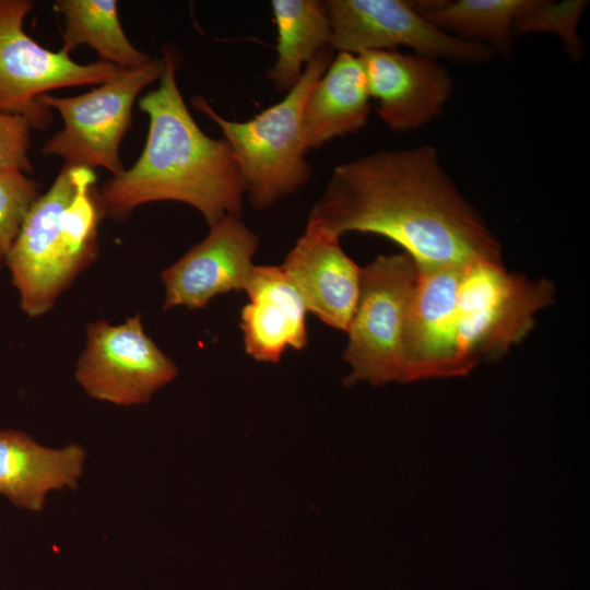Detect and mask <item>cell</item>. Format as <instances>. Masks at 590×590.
I'll return each mask as SVG.
<instances>
[{
	"label": "cell",
	"mask_w": 590,
	"mask_h": 590,
	"mask_svg": "<svg viewBox=\"0 0 590 590\" xmlns=\"http://www.w3.org/2000/svg\"><path fill=\"white\" fill-rule=\"evenodd\" d=\"M308 223L338 237L352 232L387 237L418 267L502 261L497 238L428 144L339 164Z\"/></svg>",
	"instance_id": "cell-1"
},
{
	"label": "cell",
	"mask_w": 590,
	"mask_h": 590,
	"mask_svg": "<svg viewBox=\"0 0 590 590\" xmlns=\"http://www.w3.org/2000/svg\"><path fill=\"white\" fill-rule=\"evenodd\" d=\"M553 296L550 281L510 273L502 261L418 267L405 326L408 354L434 378L465 375L523 339Z\"/></svg>",
	"instance_id": "cell-2"
},
{
	"label": "cell",
	"mask_w": 590,
	"mask_h": 590,
	"mask_svg": "<svg viewBox=\"0 0 590 590\" xmlns=\"http://www.w3.org/2000/svg\"><path fill=\"white\" fill-rule=\"evenodd\" d=\"M162 59L158 86L139 101L149 117L143 151L98 191L103 212L120 219L145 203L176 201L198 210L209 226L228 215L241 219L245 187L232 149L191 116L177 85L174 49L166 47Z\"/></svg>",
	"instance_id": "cell-3"
},
{
	"label": "cell",
	"mask_w": 590,
	"mask_h": 590,
	"mask_svg": "<svg viewBox=\"0 0 590 590\" xmlns=\"http://www.w3.org/2000/svg\"><path fill=\"white\" fill-rule=\"evenodd\" d=\"M95 182L93 169L64 163L22 225L4 266L28 317L51 310L96 258L104 212Z\"/></svg>",
	"instance_id": "cell-4"
},
{
	"label": "cell",
	"mask_w": 590,
	"mask_h": 590,
	"mask_svg": "<svg viewBox=\"0 0 590 590\" xmlns=\"http://www.w3.org/2000/svg\"><path fill=\"white\" fill-rule=\"evenodd\" d=\"M333 51L331 47L319 51L282 101L249 120H228L199 95L191 101L221 129L238 165L245 197L256 210L271 208L310 179L303 109L312 86L332 61Z\"/></svg>",
	"instance_id": "cell-5"
},
{
	"label": "cell",
	"mask_w": 590,
	"mask_h": 590,
	"mask_svg": "<svg viewBox=\"0 0 590 590\" xmlns=\"http://www.w3.org/2000/svg\"><path fill=\"white\" fill-rule=\"evenodd\" d=\"M417 266L405 252L378 256L361 268L357 304L343 353L347 385L404 382L403 340Z\"/></svg>",
	"instance_id": "cell-6"
},
{
	"label": "cell",
	"mask_w": 590,
	"mask_h": 590,
	"mask_svg": "<svg viewBox=\"0 0 590 590\" xmlns=\"http://www.w3.org/2000/svg\"><path fill=\"white\" fill-rule=\"evenodd\" d=\"M163 59L139 69H121L114 78L88 93L72 97L42 95L39 102L58 110L63 121L43 145L45 155L87 168L103 167L113 176L125 168L120 160L121 140L131 126L133 104L139 93L160 80Z\"/></svg>",
	"instance_id": "cell-7"
},
{
	"label": "cell",
	"mask_w": 590,
	"mask_h": 590,
	"mask_svg": "<svg viewBox=\"0 0 590 590\" xmlns=\"http://www.w3.org/2000/svg\"><path fill=\"white\" fill-rule=\"evenodd\" d=\"M30 0H0V110L24 116L33 129L47 128L52 114L38 99L68 86L103 84L121 68L98 60L78 63L63 50L51 51L24 30Z\"/></svg>",
	"instance_id": "cell-8"
},
{
	"label": "cell",
	"mask_w": 590,
	"mask_h": 590,
	"mask_svg": "<svg viewBox=\"0 0 590 590\" xmlns=\"http://www.w3.org/2000/svg\"><path fill=\"white\" fill-rule=\"evenodd\" d=\"M331 48L359 55L400 46L433 60L483 64L494 57L485 44L452 35L426 20L411 1L327 0Z\"/></svg>",
	"instance_id": "cell-9"
},
{
	"label": "cell",
	"mask_w": 590,
	"mask_h": 590,
	"mask_svg": "<svg viewBox=\"0 0 590 590\" xmlns=\"http://www.w3.org/2000/svg\"><path fill=\"white\" fill-rule=\"evenodd\" d=\"M177 373L176 364L145 333L137 314L120 324L90 322L74 376L91 398L131 406L149 402Z\"/></svg>",
	"instance_id": "cell-10"
},
{
	"label": "cell",
	"mask_w": 590,
	"mask_h": 590,
	"mask_svg": "<svg viewBox=\"0 0 590 590\" xmlns=\"http://www.w3.org/2000/svg\"><path fill=\"white\" fill-rule=\"evenodd\" d=\"M162 272L163 310L204 308L217 295L245 290L259 240L239 217L225 216Z\"/></svg>",
	"instance_id": "cell-11"
},
{
	"label": "cell",
	"mask_w": 590,
	"mask_h": 590,
	"mask_svg": "<svg viewBox=\"0 0 590 590\" xmlns=\"http://www.w3.org/2000/svg\"><path fill=\"white\" fill-rule=\"evenodd\" d=\"M379 118L393 131L422 128L444 110L453 91L447 69L415 54L371 50L357 55Z\"/></svg>",
	"instance_id": "cell-12"
},
{
	"label": "cell",
	"mask_w": 590,
	"mask_h": 590,
	"mask_svg": "<svg viewBox=\"0 0 590 590\" xmlns=\"http://www.w3.org/2000/svg\"><path fill=\"white\" fill-rule=\"evenodd\" d=\"M340 237L307 223L282 268L309 312L337 330H347L359 293L361 267L342 249Z\"/></svg>",
	"instance_id": "cell-13"
},
{
	"label": "cell",
	"mask_w": 590,
	"mask_h": 590,
	"mask_svg": "<svg viewBox=\"0 0 590 590\" xmlns=\"http://www.w3.org/2000/svg\"><path fill=\"white\" fill-rule=\"evenodd\" d=\"M240 329L246 353L262 363H279L288 349L307 345L308 309L280 266H253L244 290Z\"/></svg>",
	"instance_id": "cell-14"
},
{
	"label": "cell",
	"mask_w": 590,
	"mask_h": 590,
	"mask_svg": "<svg viewBox=\"0 0 590 590\" xmlns=\"http://www.w3.org/2000/svg\"><path fill=\"white\" fill-rule=\"evenodd\" d=\"M85 456L76 444L56 449L23 432L1 429L0 495L17 508L40 511L50 491L78 486Z\"/></svg>",
	"instance_id": "cell-15"
},
{
	"label": "cell",
	"mask_w": 590,
	"mask_h": 590,
	"mask_svg": "<svg viewBox=\"0 0 590 590\" xmlns=\"http://www.w3.org/2000/svg\"><path fill=\"white\" fill-rule=\"evenodd\" d=\"M366 75L358 56L338 52L312 86L303 109L307 149L362 129L370 110Z\"/></svg>",
	"instance_id": "cell-16"
},
{
	"label": "cell",
	"mask_w": 590,
	"mask_h": 590,
	"mask_svg": "<svg viewBox=\"0 0 590 590\" xmlns=\"http://www.w3.org/2000/svg\"><path fill=\"white\" fill-rule=\"evenodd\" d=\"M276 58L266 76L278 92L287 93L316 55L331 47L332 32L324 1L273 0Z\"/></svg>",
	"instance_id": "cell-17"
},
{
	"label": "cell",
	"mask_w": 590,
	"mask_h": 590,
	"mask_svg": "<svg viewBox=\"0 0 590 590\" xmlns=\"http://www.w3.org/2000/svg\"><path fill=\"white\" fill-rule=\"evenodd\" d=\"M540 0H457L412 2L418 13L458 37L485 44L508 56L518 25Z\"/></svg>",
	"instance_id": "cell-18"
},
{
	"label": "cell",
	"mask_w": 590,
	"mask_h": 590,
	"mask_svg": "<svg viewBox=\"0 0 590 590\" xmlns=\"http://www.w3.org/2000/svg\"><path fill=\"white\" fill-rule=\"evenodd\" d=\"M54 9L63 16L61 50L69 55L87 45L101 60L128 70L146 67L155 59L130 43L115 0H57Z\"/></svg>",
	"instance_id": "cell-19"
},
{
	"label": "cell",
	"mask_w": 590,
	"mask_h": 590,
	"mask_svg": "<svg viewBox=\"0 0 590 590\" xmlns=\"http://www.w3.org/2000/svg\"><path fill=\"white\" fill-rule=\"evenodd\" d=\"M40 194V185L27 174L17 169L0 173V268Z\"/></svg>",
	"instance_id": "cell-20"
},
{
	"label": "cell",
	"mask_w": 590,
	"mask_h": 590,
	"mask_svg": "<svg viewBox=\"0 0 590 590\" xmlns=\"http://www.w3.org/2000/svg\"><path fill=\"white\" fill-rule=\"evenodd\" d=\"M587 5L588 2L581 0H540L538 7L518 25L515 34H555L563 40L570 58L578 61L583 49L577 26Z\"/></svg>",
	"instance_id": "cell-21"
},
{
	"label": "cell",
	"mask_w": 590,
	"mask_h": 590,
	"mask_svg": "<svg viewBox=\"0 0 590 590\" xmlns=\"http://www.w3.org/2000/svg\"><path fill=\"white\" fill-rule=\"evenodd\" d=\"M31 122L21 115L0 110V173L17 169L33 172L28 158Z\"/></svg>",
	"instance_id": "cell-22"
}]
</instances>
